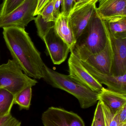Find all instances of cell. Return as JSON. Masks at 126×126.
Masks as SVG:
<instances>
[{
	"mask_svg": "<svg viewBox=\"0 0 126 126\" xmlns=\"http://www.w3.org/2000/svg\"><path fill=\"white\" fill-rule=\"evenodd\" d=\"M3 29V38L13 60L27 76L35 79L43 78L45 64L25 29Z\"/></svg>",
	"mask_w": 126,
	"mask_h": 126,
	"instance_id": "cell-1",
	"label": "cell"
},
{
	"mask_svg": "<svg viewBox=\"0 0 126 126\" xmlns=\"http://www.w3.org/2000/svg\"><path fill=\"white\" fill-rule=\"evenodd\" d=\"M43 75V79L47 84L74 96L82 109H88L98 101V93L93 92L69 75L60 73L44 64Z\"/></svg>",
	"mask_w": 126,
	"mask_h": 126,
	"instance_id": "cell-2",
	"label": "cell"
},
{
	"mask_svg": "<svg viewBox=\"0 0 126 126\" xmlns=\"http://www.w3.org/2000/svg\"><path fill=\"white\" fill-rule=\"evenodd\" d=\"M107 29L96 12L83 34L78 38L74 48L95 54L102 51L108 41Z\"/></svg>",
	"mask_w": 126,
	"mask_h": 126,
	"instance_id": "cell-3",
	"label": "cell"
},
{
	"mask_svg": "<svg viewBox=\"0 0 126 126\" xmlns=\"http://www.w3.org/2000/svg\"><path fill=\"white\" fill-rule=\"evenodd\" d=\"M37 80L27 76L13 60L0 65V88L13 94H18L26 87L35 86Z\"/></svg>",
	"mask_w": 126,
	"mask_h": 126,
	"instance_id": "cell-4",
	"label": "cell"
},
{
	"mask_svg": "<svg viewBox=\"0 0 126 126\" xmlns=\"http://www.w3.org/2000/svg\"><path fill=\"white\" fill-rule=\"evenodd\" d=\"M38 0H25L7 15L0 17V28L17 27L25 29L35 19Z\"/></svg>",
	"mask_w": 126,
	"mask_h": 126,
	"instance_id": "cell-5",
	"label": "cell"
},
{
	"mask_svg": "<svg viewBox=\"0 0 126 126\" xmlns=\"http://www.w3.org/2000/svg\"><path fill=\"white\" fill-rule=\"evenodd\" d=\"M99 0H90L76 3L68 17L76 40L81 35L96 12Z\"/></svg>",
	"mask_w": 126,
	"mask_h": 126,
	"instance_id": "cell-6",
	"label": "cell"
},
{
	"mask_svg": "<svg viewBox=\"0 0 126 126\" xmlns=\"http://www.w3.org/2000/svg\"><path fill=\"white\" fill-rule=\"evenodd\" d=\"M41 120L44 126H86L77 114L52 107L43 113Z\"/></svg>",
	"mask_w": 126,
	"mask_h": 126,
	"instance_id": "cell-7",
	"label": "cell"
},
{
	"mask_svg": "<svg viewBox=\"0 0 126 126\" xmlns=\"http://www.w3.org/2000/svg\"><path fill=\"white\" fill-rule=\"evenodd\" d=\"M72 51L80 60L88 63L103 73L111 74L112 52L108 35L106 47L98 54H92L75 48H74Z\"/></svg>",
	"mask_w": 126,
	"mask_h": 126,
	"instance_id": "cell-8",
	"label": "cell"
},
{
	"mask_svg": "<svg viewBox=\"0 0 126 126\" xmlns=\"http://www.w3.org/2000/svg\"><path fill=\"white\" fill-rule=\"evenodd\" d=\"M68 63L70 76L93 92L99 93L101 91L103 85L88 72L72 51Z\"/></svg>",
	"mask_w": 126,
	"mask_h": 126,
	"instance_id": "cell-9",
	"label": "cell"
},
{
	"mask_svg": "<svg viewBox=\"0 0 126 126\" xmlns=\"http://www.w3.org/2000/svg\"><path fill=\"white\" fill-rule=\"evenodd\" d=\"M43 41L46 45V54L50 56L54 64H60L66 61L70 52V48L57 34L54 27L45 35Z\"/></svg>",
	"mask_w": 126,
	"mask_h": 126,
	"instance_id": "cell-10",
	"label": "cell"
},
{
	"mask_svg": "<svg viewBox=\"0 0 126 126\" xmlns=\"http://www.w3.org/2000/svg\"><path fill=\"white\" fill-rule=\"evenodd\" d=\"M107 29L112 52L110 74L114 76L123 75L126 74V37H115Z\"/></svg>",
	"mask_w": 126,
	"mask_h": 126,
	"instance_id": "cell-11",
	"label": "cell"
},
{
	"mask_svg": "<svg viewBox=\"0 0 126 126\" xmlns=\"http://www.w3.org/2000/svg\"><path fill=\"white\" fill-rule=\"evenodd\" d=\"M80 61L88 72L101 84L106 85L109 89L126 94V74L120 76L105 74L88 63Z\"/></svg>",
	"mask_w": 126,
	"mask_h": 126,
	"instance_id": "cell-12",
	"label": "cell"
},
{
	"mask_svg": "<svg viewBox=\"0 0 126 126\" xmlns=\"http://www.w3.org/2000/svg\"><path fill=\"white\" fill-rule=\"evenodd\" d=\"M96 12L103 20L118 16L126 17V0H99Z\"/></svg>",
	"mask_w": 126,
	"mask_h": 126,
	"instance_id": "cell-13",
	"label": "cell"
},
{
	"mask_svg": "<svg viewBox=\"0 0 126 126\" xmlns=\"http://www.w3.org/2000/svg\"><path fill=\"white\" fill-rule=\"evenodd\" d=\"M98 100L114 114H116L123 107L126 105V94L103 87L98 93Z\"/></svg>",
	"mask_w": 126,
	"mask_h": 126,
	"instance_id": "cell-14",
	"label": "cell"
},
{
	"mask_svg": "<svg viewBox=\"0 0 126 126\" xmlns=\"http://www.w3.org/2000/svg\"><path fill=\"white\" fill-rule=\"evenodd\" d=\"M54 28L57 34L69 47L70 52L73 51L77 40L69 23L68 17L64 16L61 13L54 22Z\"/></svg>",
	"mask_w": 126,
	"mask_h": 126,
	"instance_id": "cell-15",
	"label": "cell"
},
{
	"mask_svg": "<svg viewBox=\"0 0 126 126\" xmlns=\"http://www.w3.org/2000/svg\"><path fill=\"white\" fill-rule=\"evenodd\" d=\"M108 30L117 37H126V17L118 16L104 19Z\"/></svg>",
	"mask_w": 126,
	"mask_h": 126,
	"instance_id": "cell-16",
	"label": "cell"
},
{
	"mask_svg": "<svg viewBox=\"0 0 126 126\" xmlns=\"http://www.w3.org/2000/svg\"><path fill=\"white\" fill-rule=\"evenodd\" d=\"M15 95L9 91L0 88V117L10 114L14 104Z\"/></svg>",
	"mask_w": 126,
	"mask_h": 126,
	"instance_id": "cell-17",
	"label": "cell"
},
{
	"mask_svg": "<svg viewBox=\"0 0 126 126\" xmlns=\"http://www.w3.org/2000/svg\"><path fill=\"white\" fill-rule=\"evenodd\" d=\"M32 87L29 86L15 95L14 104H18L21 109H29L32 96Z\"/></svg>",
	"mask_w": 126,
	"mask_h": 126,
	"instance_id": "cell-18",
	"label": "cell"
},
{
	"mask_svg": "<svg viewBox=\"0 0 126 126\" xmlns=\"http://www.w3.org/2000/svg\"><path fill=\"white\" fill-rule=\"evenodd\" d=\"M34 20L37 27L38 35L43 40L45 35L54 27V22L45 21L40 14L37 15Z\"/></svg>",
	"mask_w": 126,
	"mask_h": 126,
	"instance_id": "cell-19",
	"label": "cell"
},
{
	"mask_svg": "<svg viewBox=\"0 0 126 126\" xmlns=\"http://www.w3.org/2000/svg\"><path fill=\"white\" fill-rule=\"evenodd\" d=\"M55 0H50L41 10L40 14L45 21L55 22L57 18L55 16L54 4Z\"/></svg>",
	"mask_w": 126,
	"mask_h": 126,
	"instance_id": "cell-20",
	"label": "cell"
},
{
	"mask_svg": "<svg viewBox=\"0 0 126 126\" xmlns=\"http://www.w3.org/2000/svg\"><path fill=\"white\" fill-rule=\"evenodd\" d=\"M25 0H4L0 9V17L14 10Z\"/></svg>",
	"mask_w": 126,
	"mask_h": 126,
	"instance_id": "cell-21",
	"label": "cell"
},
{
	"mask_svg": "<svg viewBox=\"0 0 126 126\" xmlns=\"http://www.w3.org/2000/svg\"><path fill=\"white\" fill-rule=\"evenodd\" d=\"M105 126H119V121L117 114H114L102 103Z\"/></svg>",
	"mask_w": 126,
	"mask_h": 126,
	"instance_id": "cell-22",
	"label": "cell"
},
{
	"mask_svg": "<svg viewBox=\"0 0 126 126\" xmlns=\"http://www.w3.org/2000/svg\"><path fill=\"white\" fill-rule=\"evenodd\" d=\"M93 120L94 121L95 126H105L102 103L99 100L98 101L95 112Z\"/></svg>",
	"mask_w": 126,
	"mask_h": 126,
	"instance_id": "cell-23",
	"label": "cell"
},
{
	"mask_svg": "<svg viewBox=\"0 0 126 126\" xmlns=\"http://www.w3.org/2000/svg\"><path fill=\"white\" fill-rule=\"evenodd\" d=\"M21 123L11 114L0 117V126H21Z\"/></svg>",
	"mask_w": 126,
	"mask_h": 126,
	"instance_id": "cell-24",
	"label": "cell"
},
{
	"mask_svg": "<svg viewBox=\"0 0 126 126\" xmlns=\"http://www.w3.org/2000/svg\"><path fill=\"white\" fill-rule=\"evenodd\" d=\"M61 14L68 17L76 2L75 0H61Z\"/></svg>",
	"mask_w": 126,
	"mask_h": 126,
	"instance_id": "cell-25",
	"label": "cell"
},
{
	"mask_svg": "<svg viewBox=\"0 0 126 126\" xmlns=\"http://www.w3.org/2000/svg\"><path fill=\"white\" fill-rule=\"evenodd\" d=\"M116 114L120 125L126 123V105L123 107Z\"/></svg>",
	"mask_w": 126,
	"mask_h": 126,
	"instance_id": "cell-26",
	"label": "cell"
},
{
	"mask_svg": "<svg viewBox=\"0 0 126 126\" xmlns=\"http://www.w3.org/2000/svg\"><path fill=\"white\" fill-rule=\"evenodd\" d=\"M50 0H38L34 16L40 14L44 7L50 1Z\"/></svg>",
	"mask_w": 126,
	"mask_h": 126,
	"instance_id": "cell-27",
	"label": "cell"
},
{
	"mask_svg": "<svg viewBox=\"0 0 126 126\" xmlns=\"http://www.w3.org/2000/svg\"><path fill=\"white\" fill-rule=\"evenodd\" d=\"M61 0H55V16L57 18L61 13L60 11V6H61Z\"/></svg>",
	"mask_w": 126,
	"mask_h": 126,
	"instance_id": "cell-28",
	"label": "cell"
},
{
	"mask_svg": "<svg viewBox=\"0 0 126 126\" xmlns=\"http://www.w3.org/2000/svg\"><path fill=\"white\" fill-rule=\"evenodd\" d=\"M88 0H75V1H76V3H81V2H84V1H87Z\"/></svg>",
	"mask_w": 126,
	"mask_h": 126,
	"instance_id": "cell-29",
	"label": "cell"
},
{
	"mask_svg": "<svg viewBox=\"0 0 126 126\" xmlns=\"http://www.w3.org/2000/svg\"><path fill=\"white\" fill-rule=\"evenodd\" d=\"M91 126H95V124L94 121L93 120V121H92V123Z\"/></svg>",
	"mask_w": 126,
	"mask_h": 126,
	"instance_id": "cell-30",
	"label": "cell"
},
{
	"mask_svg": "<svg viewBox=\"0 0 126 126\" xmlns=\"http://www.w3.org/2000/svg\"><path fill=\"white\" fill-rule=\"evenodd\" d=\"M119 126H126V123L124 124H120Z\"/></svg>",
	"mask_w": 126,
	"mask_h": 126,
	"instance_id": "cell-31",
	"label": "cell"
},
{
	"mask_svg": "<svg viewBox=\"0 0 126 126\" xmlns=\"http://www.w3.org/2000/svg\"></svg>",
	"mask_w": 126,
	"mask_h": 126,
	"instance_id": "cell-32",
	"label": "cell"
}]
</instances>
